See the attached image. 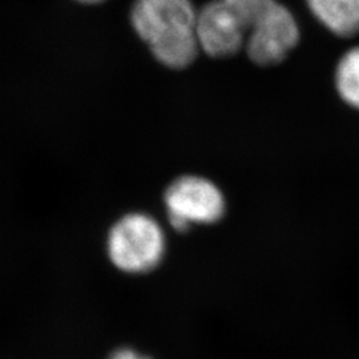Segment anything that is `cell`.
Returning <instances> with one entry per match:
<instances>
[{
    "instance_id": "cell-3",
    "label": "cell",
    "mask_w": 359,
    "mask_h": 359,
    "mask_svg": "<svg viewBox=\"0 0 359 359\" xmlns=\"http://www.w3.org/2000/svg\"><path fill=\"white\" fill-rule=\"evenodd\" d=\"M108 256L116 268L127 273L154 269L165 252V237L158 222L142 213L117 221L108 236Z\"/></svg>"
},
{
    "instance_id": "cell-9",
    "label": "cell",
    "mask_w": 359,
    "mask_h": 359,
    "mask_svg": "<svg viewBox=\"0 0 359 359\" xmlns=\"http://www.w3.org/2000/svg\"><path fill=\"white\" fill-rule=\"evenodd\" d=\"M79 1H83V3H100L103 0H79Z\"/></svg>"
},
{
    "instance_id": "cell-5",
    "label": "cell",
    "mask_w": 359,
    "mask_h": 359,
    "mask_svg": "<svg viewBox=\"0 0 359 359\" xmlns=\"http://www.w3.org/2000/svg\"><path fill=\"white\" fill-rule=\"evenodd\" d=\"M196 35L200 51L229 57L245 47V31L226 0H213L197 11Z\"/></svg>"
},
{
    "instance_id": "cell-7",
    "label": "cell",
    "mask_w": 359,
    "mask_h": 359,
    "mask_svg": "<svg viewBox=\"0 0 359 359\" xmlns=\"http://www.w3.org/2000/svg\"><path fill=\"white\" fill-rule=\"evenodd\" d=\"M335 86L348 105L359 109V47L347 51L335 69Z\"/></svg>"
},
{
    "instance_id": "cell-4",
    "label": "cell",
    "mask_w": 359,
    "mask_h": 359,
    "mask_svg": "<svg viewBox=\"0 0 359 359\" xmlns=\"http://www.w3.org/2000/svg\"><path fill=\"white\" fill-rule=\"evenodd\" d=\"M165 204L172 226L185 231L192 224H212L222 217L225 200L217 187L203 177L185 176L170 184Z\"/></svg>"
},
{
    "instance_id": "cell-8",
    "label": "cell",
    "mask_w": 359,
    "mask_h": 359,
    "mask_svg": "<svg viewBox=\"0 0 359 359\" xmlns=\"http://www.w3.org/2000/svg\"><path fill=\"white\" fill-rule=\"evenodd\" d=\"M109 359H149L147 357H142L140 354H137L136 351L133 350H129V348H121V350H117L115 351L111 358Z\"/></svg>"
},
{
    "instance_id": "cell-6",
    "label": "cell",
    "mask_w": 359,
    "mask_h": 359,
    "mask_svg": "<svg viewBox=\"0 0 359 359\" xmlns=\"http://www.w3.org/2000/svg\"><path fill=\"white\" fill-rule=\"evenodd\" d=\"M311 13L335 35L359 34V0H306Z\"/></svg>"
},
{
    "instance_id": "cell-1",
    "label": "cell",
    "mask_w": 359,
    "mask_h": 359,
    "mask_svg": "<svg viewBox=\"0 0 359 359\" xmlns=\"http://www.w3.org/2000/svg\"><path fill=\"white\" fill-rule=\"evenodd\" d=\"M130 20L161 65L182 69L197 57V11L191 0H135Z\"/></svg>"
},
{
    "instance_id": "cell-2",
    "label": "cell",
    "mask_w": 359,
    "mask_h": 359,
    "mask_svg": "<svg viewBox=\"0 0 359 359\" xmlns=\"http://www.w3.org/2000/svg\"><path fill=\"white\" fill-rule=\"evenodd\" d=\"M244 27L245 50L258 65L281 63L298 43L294 16L276 0H226Z\"/></svg>"
}]
</instances>
